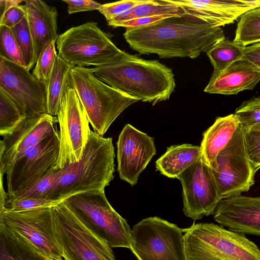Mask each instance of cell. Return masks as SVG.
<instances>
[{
  "label": "cell",
  "mask_w": 260,
  "mask_h": 260,
  "mask_svg": "<svg viewBox=\"0 0 260 260\" xmlns=\"http://www.w3.org/2000/svg\"><path fill=\"white\" fill-rule=\"evenodd\" d=\"M0 89L13 100L26 118L47 113L46 85L26 68L1 56Z\"/></svg>",
  "instance_id": "cell-14"
},
{
  "label": "cell",
  "mask_w": 260,
  "mask_h": 260,
  "mask_svg": "<svg viewBox=\"0 0 260 260\" xmlns=\"http://www.w3.org/2000/svg\"><path fill=\"white\" fill-rule=\"evenodd\" d=\"M213 215L216 222L231 231L260 236V197L239 194L222 199Z\"/></svg>",
  "instance_id": "cell-18"
},
{
  "label": "cell",
  "mask_w": 260,
  "mask_h": 260,
  "mask_svg": "<svg viewBox=\"0 0 260 260\" xmlns=\"http://www.w3.org/2000/svg\"><path fill=\"white\" fill-rule=\"evenodd\" d=\"M68 4V12L69 14L78 12L98 10L101 4L91 0H62Z\"/></svg>",
  "instance_id": "cell-40"
},
{
  "label": "cell",
  "mask_w": 260,
  "mask_h": 260,
  "mask_svg": "<svg viewBox=\"0 0 260 260\" xmlns=\"http://www.w3.org/2000/svg\"><path fill=\"white\" fill-rule=\"evenodd\" d=\"M57 117L60 149L56 167L62 169L80 159L91 131L84 108L75 90L69 86L61 100Z\"/></svg>",
  "instance_id": "cell-12"
},
{
  "label": "cell",
  "mask_w": 260,
  "mask_h": 260,
  "mask_svg": "<svg viewBox=\"0 0 260 260\" xmlns=\"http://www.w3.org/2000/svg\"><path fill=\"white\" fill-rule=\"evenodd\" d=\"M59 169L55 170L28 188L11 196H8V198L11 200L36 199L50 201L48 198V194L54 185Z\"/></svg>",
  "instance_id": "cell-33"
},
{
  "label": "cell",
  "mask_w": 260,
  "mask_h": 260,
  "mask_svg": "<svg viewBox=\"0 0 260 260\" xmlns=\"http://www.w3.org/2000/svg\"><path fill=\"white\" fill-rule=\"evenodd\" d=\"M26 15L25 5L12 7L1 16L0 26L12 29L20 22Z\"/></svg>",
  "instance_id": "cell-38"
},
{
  "label": "cell",
  "mask_w": 260,
  "mask_h": 260,
  "mask_svg": "<svg viewBox=\"0 0 260 260\" xmlns=\"http://www.w3.org/2000/svg\"><path fill=\"white\" fill-rule=\"evenodd\" d=\"M234 41L244 47L260 42V7L251 9L240 17Z\"/></svg>",
  "instance_id": "cell-28"
},
{
  "label": "cell",
  "mask_w": 260,
  "mask_h": 260,
  "mask_svg": "<svg viewBox=\"0 0 260 260\" xmlns=\"http://www.w3.org/2000/svg\"><path fill=\"white\" fill-rule=\"evenodd\" d=\"M239 125L233 113L218 117L214 123L204 132L200 147L202 156L209 166L228 145Z\"/></svg>",
  "instance_id": "cell-22"
},
{
  "label": "cell",
  "mask_w": 260,
  "mask_h": 260,
  "mask_svg": "<svg viewBox=\"0 0 260 260\" xmlns=\"http://www.w3.org/2000/svg\"><path fill=\"white\" fill-rule=\"evenodd\" d=\"M187 260H260V250L244 234L212 223L183 229Z\"/></svg>",
  "instance_id": "cell-5"
},
{
  "label": "cell",
  "mask_w": 260,
  "mask_h": 260,
  "mask_svg": "<svg viewBox=\"0 0 260 260\" xmlns=\"http://www.w3.org/2000/svg\"><path fill=\"white\" fill-rule=\"evenodd\" d=\"M217 27L233 23L246 12L260 7V0H168Z\"/></svg>",
  "instance_id": "cell-19"
},
{
  "label": "cell",
  "mask_w": 260,
  "mask_h": 260,
  "mask_svg": "<svg viewBox=\"0 0 260 260\" xmlns=\"http://www.w3.org/2000/svg\"><path fill=\"white\" fill-rule=\"evenodd\" d=\"M12 30L22 52L26 68L30 70L34 66V44L27 15Z\"/></svg>",
  "instance_id": "cell-31"
},
{
  "label": "cell",
  "mask_w": 260,
  "mask_h": 260,
  "mask_svg": "<svg viewBox=\"0 0 260 260\" xmlns=\"http://www.w3.org/2000/svg\"><path fill=\"white\" fill-rule=\"evenodd\" d=\"M28 23L34 44L33 64L36 63L43 48L48 43L56 42L57 11L40 0L24 1Z\"/></svg>",
  "instance_id": "cell-21"
},
{
  "label": "cell",
  "mask_w": 260,
  "mask_h": 260,
  "mask_svg": "<svg viewBox=\"0 0 260 260\" xmlns=\"http://www.w3.org/2000/svg\"><path fill=\"white\" fill-rule=\"evenodd\" d=\"M183 233L159 217H147L132 228L130 249L138 260H187Z\"/></svg>",
  "instance_id": "cell-8"
},
{
  "label": "cell",
  "mask_w": 260,
  "mask_h": 260,
  "mask_svg": "<svg viewBox=\"0 0 260 260\" xmlns=\"http://www.w3.org/2000/svg\"><path fill=\"white\" fill-rule=\"evenodd\" d=\"M55 237L65 260H116L111 248L62 201L52 207Z\"/></svg>",
  "instance_id": "cell-9"
},
{
  "label": "cell",
  "mask_w": 260,
  "mask_h": 260,
  "mask_svg": "<svg viewBox=\"0 0 260 260\" xmlns=\"http://www.w3.org/2000/svg\"><path fill=\"white\" fill-rule=\"evenodd\" d=\"M0 56L26 68V64L11 28L0 26Z\"/></svg>",
  "instance_id": "cell-30"
},
{
  "label": "cell",
  "mask_w": 260,
  "mask_h": 260,
  "mask_svg": "<svg viewBox=\"0 0 260 260\" xmlns=\"http://www.w3.org/2000/svg\"><path fill=\"white\" fill-rule=\"evenodd\" d=\"M74 67L57 54L47 87L48 114L57 116L61 100L69 86L70 71Z\"/></svg>",
  "instance_id": "cell-25"
},
{
  "label": "cell",
  "mask_w": 260,
  "mask_h": 260,
  "mask_svg": "<svg viewBox=\"0 0 260 260\" xmlns=\"http://www.w3.org/2000/svg\"><path fill=\"white\" fill-rule=\"evenodd\" d=\"M57 54L55 42L48 43L42 50L32 71V75L47 87Z\"/></svg>",
  "instance_id": "cell-32"
},
{
  "label": "cell",
  "mask_w": 260,
  "mask_h": 260,
  "mask_svg": "<svg viewBox=\"0 0 260 260\" xmlns=\"http://www.w3.org/2000/svg\"><path fill=\"white\" fill-rule=\"evenodd\" d=\"M185 12L183 8L168 0H149L111 19L107 23L115 27L118 23L126 20L159 15L180 16Z\"/></svg>",
  "instance_id": "cell-26"
},
{
  "label": "cell",
  "mask_w": 260,
  "mask_h": 260,
  "mask_svg": "<svg viewBox=\"0 0 260 260\" xmlns=\"http://www.w3.org/2000/svg\"><path fill=\"white\" fill-rule=\"evenodd\" d=\"M234 114L244 129H249L259 125L260 96L243 102Z\"/></svg>",
  "instance_id": "cell-35"
},
{
  "label": "cell",
  "mask_w": 260,
  "mask_h": 260,
  "mask_svg": "<svg viewBox=\"0 0 260 260\" xmlns=\"http://www.w3.org/2000/svg\"><path fill=\"white\" fill-rule=\"evenodd\" d=\"M25 116L13 100L0 89V135L10 134L25 119Z\"/></svg>",
  "instance_id": "cell-29"
},
{
  "label": "cell",
  "mask_w": 260,
  "mask_h": 260,
  "mask_svg": "<svg viewBox=\"0 0 260 260\" xmlns=\"http://www.w3.org/2000/svg\"><path fill=\"white\" fill-rule=\"evenodd\" d=\"M115 156L112 139L90 131L80 159L58 170L48 199L60 203L79 193L105 190L114 177Z\"/></svg>",
  "instance_id": "cell-3"
},
{
  "label": "cell",
  "mask_w": 260,
  "mask_h": 260,
  "mask_svg": "<svg viewBox=\"0 0 260 260\" xmlns=\"http://www.w3.org/2000/svg\"><path fill=\"white\" fill-rule=\"evenodd\" d=\"M123 37L140 54H155L162 58L194 59L225 39L221 27L186 11L149 25L126 28Z\"/></svg>",
  "instance_id": "cell-1"
},
{
  "label": "cell",
  "mask_w": 260,
  "mask_h": 260,
  "mask_svg": "<svg viewBox=\"0 0 260 260\" xmlns=\"http://www.w3.org/2000/svg\"><path fill=\"white\" fill-rule=\"evenodd\" d=\"M22 2H23V1H21V0H5V8H4L3 13L1 15V16L8 9H10L12 7L19 5V4Z\"/></svg>",
  "instance_id": "cell-42"
},
{
  "label": "cell",
  "mask_w": 260,
  "mask_h": 260,
  "mask_svg": "<svg viewBox=\"0 0 260 260\" xmlns=\"http://www.w3.org/2000/svg\"><path fill=\"white\" fill-rule=\"evenodd\" d=\"M243 59L260 69V42L244 47Z\"/></svg>",
  "instance_id": "cell-41"
},
{
  "label": "cell",
  "mask_w": 260,
  "mask_h": 260,
  "mask_svg": "<svg viewBox=\"0 0 260 260\" xmlns=\"http://www.w3.org/2000/svg\"><path fill=\"white\" fill-rule=\"evenodd\" d=\"M209 167L221 200L247 191L254 184L256 170L248 157L244 129L240 125Z\"/></svg>",
  "instance_id": "cell-10"
},
{
  "label": "cell",
  "mask_w": 260,
  "mask_h": 260,
  "mask_svg": "<svg viewBox=\"0 0 260 260\" xmlns=\"http://www.w3.org/2000/svg\"><path fill=\"white\" fill-rule=\"evenodd\" d=\"M171 17L173 16L171 15H159L133 19L121 22L116 24L115 27H124L126 28L141 27L149 25Z\"/></svg>",
  "instance_id": "cell-39"
},
{
  "label": "cell",
  "mask_w": 260,
  "mask_h": 260,
  "mask_svg": "<svg viewBox=\"0 0 260 260\" xmlns=\"http://www.w3.org/2000/svg\"><path fill=\"white\" fill-rule=\"evenodd\" d=\"M58 122L57 116L47 113L25 118L9 135L1 140V179L12 164L30 148L54 131Z\"/></svg>",
  "instance_id": "cell-17"
},
{
  "label": "cell",
  "mask_w": 260,
  "mask_h": 260,
  "mask_svg": "<svg viewBox=\"0 0 260 260\" xmlns=\"http://www.w3.org/2000/svg\"><path fill=\"white\" fill-rule=\"evenodd\" d=\"M148 1L149 0H122L102 4L98 11L105 17L107 21L139 5Z\"/></svg>",
  "instance_id": "cell-37"
},
{
  "label": "cell",
  "mask_w": 260,
  "mask_h": 260,
  "mask_svg": "<svg viewBox=\"0 0 260 260\" xmlns=\"http://www.w3.org/2000/svg\"><path fill=\"white\" fill-rule=\"evenodd\" d=\"M58 54L74 66H103L119 58L123 51L94 22L71 27L58 35Z\"/></svg>",
  "instance_id": "cell-7"
},
{
  "label": "cell",
  "mask_w": 260,
  "mask_h": 260,
  "mask_svg": "<svg viewBox=\"0 0 260 260\" xmlns=\"http://www.w3.org/2000/svg\"><path fill=\"white\" fill-rule=\"evenodd\" d=\"M244 142L248 157L257 171L260 168V131L244 129Z\"/></svg>",
  "instance_id": "cell-36"
},
{
  "label": "cell",
  "mask_w": 260,
  "mask_h": 260,
  "mask_svg": "<svg viewBox=\"0 0 260 260\" xmlns=\"http://www.w3.org/2000/svg\"><path fill=\"white\" fill-rule=\"evenodd\" d=\"M0 224L23 236L47 260H64L55 235L52 207L0 212Z\"/></svg>",
  "instance_id": "cell-13"
},
{
  "label": "cell",
  "mask_w": 260,
  "mask_h": 260,
  "mask_svg": "<svg viewBox=\"0 0 260 260\" xmlns=\"http://www.w3.org/2000/svg\"><path fill=\"white\" fill-rule=\"evenodd\" d=\"M117 148L119 177L134 186L156 154L153 138L126 124L119 136Z\"/></svg>",
  "instance_id": "cell-16"
},
{
  "label": "cell",
  "mask_w": 260,
  "mask_h": 260,
  "mask_svg": "<svg viewBox=\"0 0 260 260\" xmlns=\"http://www.w3.org/2000/svg\"><path fill=\"white\" fill-rule=\"evenodd\" d=\"M89 69L112 88L153 105L168 100L176 87L171 69L125 51L115 61Z\"/></svg>",
  "instance_id": "cell-2"
},
{
  "label": "cell",
  "mask_w": 260,
  "mask_h": 260,
  "mask_svg": "<svg viewBox=\"0 0 260 260\" xmlns=\"http://www.w3.org/2000/svg\"><path fill=\"white\" fill-rule=\"evenodd\" d=\"M0 260H47L23 236L0 224Z\"/></svg>",
  "instance_id": "cell-24"
},
{
  "label": "cell",
  "mask_w": 260,
  "mask_h": 260,
  "mask_svg": "<svg viewBox=\"0 0 260 260\" xmlns=\"http://www.w3.org/2000/svg\"><path fill=\"white\" fill-rule=\"evenodd\" d=\"M68 81L69 86L76 92L94 132L101 137L126 108L139 101L108 85L89 68L73 67Z\"/></svg>",
  "instance_id": "cell-4"
},
{
  "label": "cell",
  "mask_w": 260,
  "mask_h": 260,
  "mask_svg": "<svg viewBox=\"0 0 260 260\" xmlns=\"http://www.w3.org/2000/svg\"><path fill=\"white\" fill-rule=\"evenodd\" d=\"M202 156L201 147L189 144L172 145L156 161V169L170 178L177 177Z\"/></svg>",
  "instance_id": "cell-23"
},
{
  "label": "cell",
  "mask_w": 260,
  "mask_h": 260,
  "mask_svg": "<svg viewBox=\"0 0 260 260\" xmlns=\"http://www.w3.org/2000/svg\"><path fill=\"white\" fill-rule=\"evenodd\" d=\"M244 47L233 41L224 39L207 52L214 71L211 75H218L233 63L243 59Z\"/></svg>",
  "instance_id": "cell-27"
},
{
  "label": "cell",
  "mask_w": 260,
  "mask_h": 260,
  "mask_svg": "<svg viewBox=\"0 0 260 260\" xmlns=\"http://www.w3.org/2000/svg\"><path fill=\"white\" fill-rule=\"evenodd\" d=\"M260 81V69L248 60H238L218 75H211L204 91L209 93L237 94L253 90Z\"/></svg>",
  "instance_id": "cell-20"
},
{
  "label": "cell",
  "mask_w": 260,
  "mask_h": 260,
  "mask_svg": "<svg viewBox=\"0 0 260 260\" xmlns=\"http://www.w3.org/2000/svg\"><path fill=\"white\" fill-rule=\"evenodd\" d=\"M65 260V259H64Z\"/></svg>",
  "instance_id": "cell-44"
},
{
  "label": "cell",
  "mask_w": 260,
  "mask_h": 260,
  "mask_svg": "<svg viewBox=\"0 0 260 260\" xmlns=\"http://www.w3.org/2000/svg\"><path fill=\"white\" fill-rule=\"evenodd\" d=\"M62 202L85 227L111 248L130 249L132 229L110 204L105 190L79 193Z\"/></svg>",
  "instance_id": "cell-6"
},
{
  "label": "cell",
  "mask_w": 260,
  "mask_h": 260,
  "mask_svg": "<svg viewBox=\"0 0 260 260\" xmlns=\"http://www.w3.org/2000/svg\"><path fill=\"white\" fill-rule=\"evenodd\" d=\"M184 215L196 220L214 214L221 200L210 167L201 156L178 177Z\"/></svg>",
  "instance_id": "cell-15"
},
{
  "label": "cell",
  "mask_w": 260,
  "mask_h": 260,
  "mask_svg": "<svg viewBox=\"0 0 260 260\" xmlns=\"http://www.w3.org/2000/svg\"><path fill=\"white\" fill-rule=\"evenodd\" d=\"M60 149L57 128L25 152L6 173L7 194L11 196L34 185L59 168Z\"/></svg>",
  "instance_id": "cell-11"
},
{
  "label": "cell",
  "mask_w": 260,
  "mask_h": 260,
  "mask_svg": "<svg viewBox=\"0 0 260 260\" xmlns=\"http://www.w3.org/2000/svg\"><path fill=\"white\" fill-rule=\"evenodd\" d=\"M58 203L45 200H11L3 189V181H1L0 212H19L39 207H52Z\"/></svg>",
  "instance_id": "cell-34"
},
{
  "label": "cell",
  "mask_w": 260,
  "mask_h": 260,
  "mask_svg": "<svg viewBox=\"0 0 260 260\" xmlns=\"http://www.w3.org/2000/svg\"><path fill=\"white\" fill-rule=\"evenodd\" d=\"M251 129L260 131V124L258 125L257 126H254L253 127L251 128Z\"/></svg>",
  "instance_id": "cell-43"
}]
</instances>
